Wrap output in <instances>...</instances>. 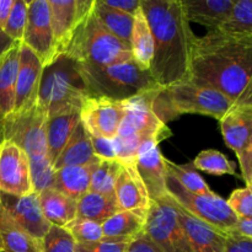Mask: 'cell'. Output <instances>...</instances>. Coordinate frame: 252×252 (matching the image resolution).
<instances>
[{
  "label": "cell",
  "instance_id": "obj_8",
  "mask_svg": "<svg viewBox=\"0 0 252 252\" xmlns=\"http://www.w3.org/2000/svg\"><path fill=\"white\" fill-rule=\"evenodd\" d=\"M166 191L170 198L194 218L224 234L234 231L239 218L219 194H198L187 191L166 171Z\"/></svg>",
  "mask_w": 252,
  "mask_h": 252
},
{
  "label": "cell",
  "instance_id": "obj_46",
  "mask_svg": "<svg viewBox=\"0 0 252 252\" xmlns=\"http://www.w3.org/2000/svg\"><path fill=\"white\" fill-rule=\"evenodd\" d=\"M239 159V164H240L241 169V176H243L244 181H245L246 186L251 185V177H252V140L248 149L243 153Z\"/></svg>",
  "mask_w": 252,
  "mask_h": 252
},
{
  "label": "cell",
  "instance_id": "obj_12",
  "mask_svg": "<svg viewBox=\"0 0 252 252\" xmlns=\"http://www.w3.org/2000/svg\"><path fill=\"white\" fill-rule=\"evenodd\" d=\"M33 192L30 161L26 153L12 143L0 142V193L27 196Z\"/></svg>",
  "mask_w": 252,
  "mask_h": 252
},
{
  "label": "cell",
  "instance_id": "obj_15",
  "mask_svg": "<svg viewBox=\"0 0 252 252\" xmlns=\"http://www.w3.org/2000/svg\"><path fill=\"white\" fill-rule=\"evenodd\" d=\"M0 204L30 235L38 241L43 239L51 224L46 220L42 213L38 193L32 192L27 196L0 193Z\"/></svg>",
  "mask_w": 252,
  "mask_h": 252
},
{
  "label": "cell",
  "instance_id": "obj_9",
  "mask_svg": "<svg viewBox=\"0 0 252 252\" xmlns=\"http://www.w3.org/2000/svg\"><path fill=\"white\" fill-rule=\"evenodd\" d=\"M47 118L48 116L36 101L25 110L7 117L2 127V140H11L19 145L29 159L48 157L46 139Z\"/></svg>",
  "mask_w": 252,
  "mask_h": 252
},
{
  "label": "cell",
  "instance_id": "obj_44",
  "mask_svg": "<svg viewBox=\"0 0 252 252\" xmlns=\"http://www.w3.org/2000/svg\"><path fill=\"white\" fill-rule=\"evenodd\" d=\"M126 252H162L159 246L143 231L128 244Z\"/></svg>",
  "mask_w": 252,
  "mask_h": 252
},
{
  "label": "cell",
  "instance_id": "obj_50",
  "mask_svg": "<svg viewBox=\"0 0 252 252\" xmlns=\"http://www.w3.org/2000/svg\"><path fill=\"white\" fill-rule=\"evenodd\" d=\"M14 43L15 42H12L11 39L5 34V32L0 29V57H1Z\"/></svg>",
  "mask_w": 252,
  "mask_h": 252
},
{
  "label": "cell",
  "instance_id": "obj_47",
  "mask_svg": "<svg viewBox=\"0 0 252 252\" xmlns=\"http://www.w3.org/2000/svg\"><path fill=\"white\" fill-rule=\"evenodd\" d=\"M234 233L252 240V218L239 219L238 224L234 229Z\"/></svg>",
  "mask_w": 252,
  "mask_h": 252
},
{
  "label": "cell",
  "instance_id": "obj_32",
  "mask_svg": "<svg viewBox=\"0 0 252 252\" xmlns=\"http://www.w3.org/2000/svg\"><path fill=\"white\" fill-rule=\"evenodd\" d=\"M191 164L196 170H201L214 176L236 175V165L230 161L223 153L214 149L201 152Z\"/></svg>",
  "mask_w": 252,
  "mask_h": 252
},
{
  "label": "cell",
  "instance_id": "obj_27",
  "mask_svg": "<svg viewBox=\"0 0 252 252\" xmlns=\"http://www.w3.org/2000/svg\"><path fill=\"white\" fill-rule=\"evenodd\" d=\"M39 204L44 218L51 225L65 228L76 218V201L69 198L53 187L42 191Z\"/></svg>",
  "mask_w": 252,
  "mask_h": 252
},
{
  "label": "cell",
  "instance_id": "obj_38",
  "mask_svg": "<svg viewBox=\"0 0 252 252\" xmlns=\"http://www.w3.org/2000/svg\"><path fill=\"white\" fill-rule=\"evenodd\" d=\"M65 229L73 235L76 244L97 243L103 239L102 225L86 219H75Z\"/></svg>",
  "mask_w": 252,
  "mask_h": 252
},
{
  "label": "cell",
  "instance_id": "obj_26",
  "mask_svg": "<svg viewBox=\"0 0 252 252\" xmlns=\"http://www.w3.org/2000/svg\"><path fill=\"white\" fill-rule=\"evenodd\" d=\"M97 160L94 154L90 134L80 122L69 142L66 143L63 152L54 162L53 167L54 170H59L66 166H84L93 164Z\"/></svg>",
  "mask_w": 252,
  "mask_h": 252
},
{
  "label": "cell",
  "instance_id": "obj_19",
  "mask_svg": "<svg viewBox=\"0 0 252 252\" xmlns=\"http://www.w3.org/2000/svg\"><path fill=\"white\" fill-rule=\"evenodd\" d=\"M219 126L225 144L240 158L252 140V108L234 105Z\"/></svg>",
  "mask_w": 252,
  "mask_h": 252
},
{
  "label": "cell",
  "instance_id": "obj_23",
  "mask_svg": "<svg viewBox=\"0 0 252 252\" xmlns=\"http://www.w3.org/2000/svg\"><path fill=\"white\" fill-rule=\"evenodd\" d=\"M80 122V112L61 113L47 118V154L53 165Z\"/></svg>",
  "mask_w": 252,
  "mask_h": 252
},
{
  "label": "cell",
  "instance_id": "obj_52",
  "mask_svg": "<svg viewBox=\"0 0 252 252\" xmlns=\"http://www.w3.org/2000/svg\"><path fill=\"white\" fill-rule=\"evenodd\" d=\"M251 185H252V177H251Z\"/></svg>",
  "mask_w": 252,
  "mask_h": 252
},
{
  "label": "cell",
  "instance_id": "obj_10",
  "mask_svg": "<svg viewBox=\"0 0 252 252\" xmlns=\"http://www.w3.org/2000/svg\"><path fill=\"white\" fill-rule=\"evenodd\" d=\"M144 231L162 252H194L169 196L150 202Z\"/></svg>",
  "mask_w": 252,
  "mask_h": 252
},
{
  "label": "cell",
  "instance_id": "obj_42",
  "mask_svg": "<svg viewBox=\"0 0 252 252\" xmlns=\"http://www.w3.org/2000/svg\"><path fill=\"white\" fill-rule=\"evenodd\" d=\"M90 140L94 154L98 160H117L113 139L90 134Z\"/></svg>",
  "mask_w": 252,
  "mask_h": 252
},
{
  "label": "cell",
  "instance_id": "obj_41",
  "mask_svg": "<svg viewBox=\"0 0 252 252\" xmlns=\"http://www.w3.org/2000/svg\"><path fill=\"white\" fill-rule=\"evenodd\" d=\"M132 240H111L102 239L97 243L76 244L75 252H126Z\"/></svg>",
  "mask_w": 252,
  "mask_h": 252
},
{
  "label": "cell",
  "instance_id": "obj_28",
  "mask_svg": "<svg viewBox=\"0 0 252 252\" xmlns=\"http://www.w3.org/2000/svg\"><path fill=\"white\" fill-rule=\"evenodd\" d=\"M0 239L4 252H42L41 241L30 235L0 204Z\"/></svg>",
  "mask_w": 252,
  "mask_h": 252
},
{
  "label": "cell",
  "instance_id": "obj_5",
  "mask_svg": "<svg viewBox=\"0 0 252 252\" xmlns=\"http://www.w3.org/2000/svg\"><path fill=\"white\" fill-rule=\"evenodd\" d=\"M89 97L79 63L66 54L43 68L37 102L48 117L66 112H80Z\"/></svg>",
  "mask_w": 252,
  "mask_h": 252
},
{
  "label": "cell",
  "instance_id": "obj_14",
  "mask_svg": "<svg viewBox=\"0 0 252 252\" xmlns=\"http://www.w3.org/2000/svg\"><path fill=\"white\" fill-rule=\"evenodd\" d=\"M21 43L29 47L41 59L43 66L48 65L53 46L48 0L27 1V21Z\"/></svg>",
  "mask_w": 252,
  "mask_h": 252
},
{
  "label": "cell",
  "instance_id": "obj_33",
  "mask_svg": "<svg viewBox=\"0 0 252 252\" xmlns=\"http://www.w3.org/2000/svg\"><path fill=\"white\" fill-rule=\"evenodd\" d=\"M165 167H166V171L187 191L198 194H207L213 192L209 189L208 184L204 181L203 177L192 166V164L180 165L165 159Z\"/></svg>",
  "mask_w": 252,
  "mask_h": 252
},
{
  "label": "cell",
  "instance_id": "obj_13",
  "mask_svg": "<svg viewBox=\"0 0 252 252\" xmlns=\"http://www.w3.org/2000/svg\"><path fill=\"white\" fill-rule=\"evenodd\" d=\"M126 101L89 96L80 110V121L89 134L113 139L126 115Z\"/></svg>",
  "mask_w": 252,
  "mask_h": 252
},
{
  "label": "cell",
  "instance_id": "obj_17",
  "mask_svg": "<svg viewBox=\"0 0 252 252\" xmlns=\"http://www.w3.org/2000/svg\"><path fill=\"white\" fill-rule=\"evenodd\" d=\"M43 68L41 59L24 43L20 44L14 113L25 110L37 101Z\"/></svg>",
  "mask_w": 252,
  "mask_h": 252
},
{
  "label": "cell",
  "instance_id": "obj_39",
  "mask_svg": "<svg viewBox=\"0 0 252 252\" xmlns=\"http://www.w3.org/2000/svg\"><path fill=\"white\" fill-rule=\"evenodd\" d=\"M27 21V1L25 0H15L11 14L7 19L4 30L7 37L12 42H22L25 27Z\"/></svg>",
  "mask_w": 252,
  "mask_h": 252
},
{
  "label": "cell",
  "instance_id": "obj_20",
  "mask_svg": "<svg viewBox=\"0 0 252 252\" xmlns=\"http://www.w3.org/2000/svg\"><path fill=\"white\" fill-rule=\"evenodd\" d=\"M20 44L21 42H15L0 57V142L2 140V127L5 121L15 110Z\"/></svg>",
  "mask_w": 252,
  "mask_h": 252
},
{
  "label": "cell",
  "instance_id": "obj_48",
  "mask_svg": "<svg viewBox=\"0 0 252 252\" xmlns=\"http://www.w3.org/2000/svg\"><path fill=\"white\" fill-rule=\"evenodd\" d=\"M15 0H0V29L4 30L7 19L11 14Z\"/></svg>",
  "mask_w": 252,
  "mask_h": 252
},
{
  "label": "cell",
  "instance_id": "obj_11",
  "mask_svg": "<svg viewBox=\"0 0 252 252\" xmlns=\"http://www.w3.org/2000/svg\"><path fill=\"white\" fill-rule=\"evenodd\" d=\"M53 46L49 63L68 53L79 27L93 12L95 0H48Z\"/></svg>",
  "mask_w": 252,
  "mask_h": 252
},
{
  "label": "cell",
  "instance_id": "obj_34",
  "mask_svg": "<svg viewBox=\"0 0 252 252\" xmlns=\"http://www.w3.org/2000/svg\"><path fill=\"white\" fill-rule=\"evenodd\" d=\"M219 31L252 36V0H235L233 10Z\"/></svg>",
  "mask_w": 252,
  "mask_h": 252
},
{
  "label": "cell",
  "instance_id": "obj_37",
  "mask_svg": "<svg viewBox=\"0 0 252 252\" xmlns=\"http://www.w3.org/2000/svg\"><path fill=\"white\" fill-rule=\"evenodd\" d=\"M29 161L33 192L41 193L44 189H51L52 185H53L56 170H54L53 164L51 162L49 158H34V159H29Z\"/></svg>",
  "mask_w": 252,
  "mask_h": 252
},
{
  "label": "cell",
  "instance_id": "obj_31",
  "mask_svg": "<svg viewBox=\"0 0 252 252\" xmlns=\"http://www.w3.org/2000/svg\"><path fill=\"white\" fill-rule=\"evenodd\" d=\"M94 15L107 31L117 37L123 43L130 46V34L133 29V16L105 6L100 0H95Z\"/></svg>",
  "mask_w": 252,
  "mask_h": 252
},
{
  "label": "cell",
  "instance_id": "obj_3",
  "mask_svg": "<svg viewBox=\"0 0 252 252\" xmlns=\"http://www.w3.org/2000/svg\"><path fill=\"white\" fill-rule=\"evenodd\" d=\"M160 89L126 100V115L117 135L113 138L116 158L120 164L135 165L138 150L143 143L147 140L160 143L172 134L167 125L153 111V100Z\"/></svg>",
  "mask_w": 252,
  "mask_h": 252
},
{
  "label": "cell",
  "instance_id": "obj_45",
  "mask_svg": "<svg viewBox=\"0 0 252 252\" xmlns=\"http://www.w3.org/2000/svg\"><path fill=\"white\" fill-rule=\"evenodd\" d=\"M105 6L120 11L122 14L134 16L137 10L140 7V0H100Z\"/></svg>",
  "mask_w": 252,
  "mask_h": 252
},
{
  "label": "cell",
  "instance_id": "obj_4",
  "mask_svg": "<svg viewBox=\"0 0 252 252\" xmlns=\"http://www.w3.org/2000/svg\"><path fill=\"white\" fill-rule=\"evenodd\" d=\"M234 105L233 100L214 89L184 80L160 89L153 100V111L167 125L187 113L209 116L220 121Z\"/></svg>",
  "mask_w": 252,
  "mask_h": 252
},
{
  "label": "cell",
  "instance_id": "obj_25",
  "mask_svg": "<svg viewBox=\"0 0 252 252\" xmlns=\"http://www.w3.org/2000/svg\"><path fill=\"white\" fill-rule=\"evenodd\" d=\"M148 211H121L102 223L103 239L111 240H133L145 229Z\"/></svg>",
  "mask_w": 252,
  "mask_h": 252
},
{
  "label": "cell",
  "instance_id": "obj_43",
  "mask_svg": "<svg viewBox=\"0 0 252 252\" xmlns=\"http://www.w3.org/2000/svg\"><path fill=\"white\" fill-rule=\"evenodd\" d=\"M225 252H252V240L239 234H225Z\"/></svg>",
  "mask_w": 252,
  "mask_h": 252
},
{
  "label": "cell",
  "instance_id": "obj_40",
  "mask_svg": "<svg viewBox=\"0 0 252 252\" xmlns=\"http://www.w3.org/2000/svg\"><path fill=\"white\" fill-rule=\"evenodd\" d=\"M226 202L239 219L252 218V185L235 189Z\"/></svg>",
  "mask_w": 252,
  "mask_h": 252
},
{
  "label": "cell",
  "instance_id": "obj_24",
  "mask_svg": "<svg viewBox=\"0 0 252 252\" xmlns=\"http://www.w3.org/2000/svg\"><path fill=\"white\" fill-rule=\"evenodd\" d=\"M97 161L84 166H66L54 171L53 187L69 198L78 201L90 191L91 176Z\"/></svg>",
  "mask_w": 252,
  "mask_h": 252
},
{
  "label": "cell",
  "instance_id": "obj_2",
  "mask_svg": "<svg viewBox=\"0 0 252 252\" xmlns=\"http://www.w3.org/2000/svg\"><path fill=\"white\" fill-rule=\"evenodd\" d=\"M154 39L149 71L158 86L189 80V46L193 31L181 0H140Z\"/></svg>",
  "mask_w": 252,
  "mask_h": 252
},
{
  "label": "cell",
  "instance_id": "obj_1",
  "mask_svg": "<svg viewBox=\"0 0 252 252\" xmlns=\"http://www.w3.org/2000/svg\"><path fill=\"white\" fill-rule=\"evenodd\" d=\"M252 76V36L208 30L193 34L189 46V80L238 100Z\"/></svg>",
  "mask_w": 252,
  "mask_h": 252
},
{
  "label": "cell",
  "instance_id": "obj_29",
  "mask_svg": "<svg viewBox=\"0 0 252 252\" xmlns=\"http://www.w3.org/2000/svg\"><path fill=\"white\" fill-rule=\"evenodd\" d=\"M118 212L121 211L115 194H101L89 191L76 201L75 219H86L102 224Z\"/></svg>",
  "mask_w": 252,
  "mask_h": 252
},
{
  "label": "cell",
  "instance_id": "obj_36",
  "mask_svg": "<svg viewBox=\"0 0 252 252\" xmlns=\"http://www.w3.org/2000/svg\"><path fill=\"white\" fill-rule=\"evenodd\" d=\"M76 241L65 228L51 225L41 240L42 252H75Z\"/></svg>",
  "mask_w": 252,
  "mask_h": 252
},
{
  "label": "cell",
  "instance_id": "obj_49",
  "mask_svg": "<svg viewBox=\"0 0 252 252\" xmlns=\"http://www.w3.org/2000/svg\"><path fill=\"white\" fill-rule=\"evenodd\" d=\"M236 106H243V107H251L252 108V76L249 81L248 86L243 91L238 100L235 101Z\"/></svg>",
  "mask_w": 252,
  "mask_h": 252
},
{
  "label": "cell",
  "instance_id": "obj_18",
  "mask_svg": "<svg viewBox=\"0 0 252 252\" xmlns=\"http://www.w3.org/2000/svg\"><path fill=\"white\" fill-rule=\"evenodd\" d=\"M115 196L120 211L149 209L150 199L144 182L134 165H122L115 184Z\"/></svg>",
  "mask_w": 252,
  "mask_h": 252
},
{
  "label": "cell",
  "instance_id": "obj_53",
  "mask_svg": "<svg viewBox=\"0 0 252 252\" xmlns=\"http://www.w3.org/2000/svg\"><path fill=\"white\" fill-rule=\"evenodd\" d=\"M2 252H4V251H2Z\"/></svg>",
  "mask_w": 252,
  "mask_h": 252
},
{
  "label": "cell",
  "instance_id": "obj_30",
  "mask_svg": "<svg viewBox=\"0 0 252 252\" xmlns=\"http://www.w3.org/2000/svg\"><path fill=\"white\" fill-rule=\"evenodd\" d=\"M130 51L135 63L149 70L154 53V39L142 7L133 16V29L130 34Z\"/></svg>",
  "mask_w": 252,
  "mask_h": 252
},
{
  "label": "cell",
  "instance_id": "obj_7",
  "mask_svg": "<svg viewBox=\"0 0 252 252\" xmlns=\"http://www.w3.org/2000/svg\"><path fill=\"white\" fill-rule=\"evenodd\" d=\"M66 56L91 66H107L133 61L130 46L107 31L94 11L76 31Z\"/></svg>",
  "mask_w": 252,
  "mask_h": 252
},
{
  "label": "cell",
  "instance_id": "obj_16",
  "mask_svg": "<svg viewBox=\"0 0 252 252\" xmlns=\"http://www.w3.org/2000/svg\"><path fill=\"white\" fill-rule=\"evenodd\" d=\"M158 145L159 143L155 140L143 143L138 150L134 165L152 201H161L167 196L165 158Z\"/></svg>",
  "mask_w": 252,
  "mask_h": 252
},
{
  "label": "cell",
  "instance_id": "obj_6",
  "mask_svg": "<svg viewBox=\"0 0 252 252\" xmlns=\"http://www.w3.org/2000/svg\"><path fill=\"white\" fill-rule=\"evenodd\" d=\"M79 70L89 96L94 97L126 101L160 88L150 71L138 65L134 59L107 66H91L79 63Z\"/></svg>",
  "mask_w": 252,
  "mask_h": 252
},
{
  "label": "cell",
  "instance_id": "obj_35",
  "mask_svg": "<svg viewBox=\"0 0 252 252\" xmlns=\"http://www.w3.org/2000/svg\"><path fill=\"white\" fill-rule=\"evenodd\" d=\"M122 164L117 160H98L91 176L90 192L115 194V184Z\"/></svg>",
  "mask_w": 252,
  "mask_h": 252
},
{
  "label": "cell",
  "instance_id": "obj_51",
  "mask_svg": "<svg viewBox=\"0 0 252 252\" xmlns=\"http://www.w3.org/2000/svg\"><path fill=\"white\" fill-rule=\"evenodd\" d=\"M0 252H2V244H1V239H0Z\"/></svg>",
  "mask_w": 252,
  "mask_h": 252
},
{
  "label": "cell",
  "instance_id": "obj_21",
  "mask_svg": "<svg viewBox=\"0 0 252 252\" xmlns=\"http://www.w3.org/2000/svg\"><path fill=\"white\" fill-rule=\"evenodd\" d=\"M171 202L194 252H225V234L194 218L172 199Z\"/></svg>",
  "mask_w": 252,
  "mask_h": 252
},
{
  "label": "cell",
  "instance_id": "obj_22",
  "mask_svg": "<svg viewBox=\"0 0 252 252\" xmlns=\"http://www.w3.org/2000/svg\"><path fill=\"white\" fill-rule=\"evenodd\" d=\"M189 22L217 30L226 21L235 0H181Z\"/></svg>",
  "mask_w": 252,
  "mask_h": 252
}]
</instances>
